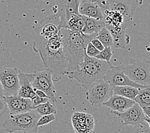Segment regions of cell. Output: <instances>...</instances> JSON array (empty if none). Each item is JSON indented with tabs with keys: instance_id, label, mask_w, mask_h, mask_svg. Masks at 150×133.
<instances>
[{
	"instance_id": "cell-10",
	"label": "cell",
	"mask_w": 150,
	"mask_h": 133,
	"mask_svg": "<svg viewBox=\"0 0 150 133\" xmlns=\"http://www.w3.org/2000/svg\"><path fill=\"white\" fill-rule=\"evenodd\" d=\"M57 13L56 15L59 19V29H65L67 23L70 17L79 14L81 0H56Z\"/></svg>"
},
{
	"instance_id": "cell-19",
	"label": "cell",
	"mask_w": 150,
	"mask_h": 133,
	"mask_svg": "<svg viewBox=\"0 0 150 133\" xmlns=\"http://www.w3.org/2000/svg\"><path fill=\"white\" fill-rule=\"evenodd\" d=\"M105 26L103 21L86 17L85 24L82 33L84 35L97 36L98 32Z\"/></svg>"
},
{
	"instance_id": "cell-1",
	"label": "cell",
	"mask_w": 150,
	"mask_h": 133,
	"mask_svg": "<svg viewBox=\"0 0 150 133\" xmlns=\"http://www.w3.org/2000/svg\"><path fill=\"white\" fill-rule=\"evenodd\" d=\"M32 48L39 54L45 69L51 70L53 82L59 81L67 74V62L59 35L49 39L36 35Z\"/></svg>"
},
{
	"instance_id": "cell-33",
	"label": "cell",
	"mask_w": 150,
	"mask_h": 133,
	"mask_svg": "<svg viewBox=\"0 0 150 133\" xmlns=\"http://www.w3.org/2000/svg\"><path fill=\"white\" fill-rule=\"evenodd\" d=\"M95 1L98 3V5L100 6V7L102 9L103 6V5L105 4V2H107L108 1H109V0H95Z\"/></svg>"
},
{
	"instance_id": "cell-12",
	"label": "cell",
	"mask_w": 150,
	"mask_h": 133,
	"mask_svg": "<svg viewBox=\"0 0 150 133\" xmlns=\"http://www.w3.org/2000/svg\"><path fill=\"white\" fill-rule=\"evenodd\" d=\"M119 118L121 123L125 125H132V126H142L144 124L145 117L143 110L138 104L135 103L133 106L127 110L123 113H112Z\"/></svg>"
},
{
	"instance_id": "cell-27",
	"label": "cell",
	"mask_w": 150,
	"mask_h": 133,
	"mask_svg": "<svg viewBox=\"0 0 150 133\" xmlns=\"http://www.w3.org/2000/svg\"><path fill=\"white\" fill-rule=\"evenodd\" d=\"M100 52V51H99L91 42L88 43L86 47V55L88 56L91 57V58H95Z\"/></svg>"
},
{
	"instance_id": "cell-28",
	"label": "cell",
	"mask_w": 150,
	"mask_h": 133,
	"mask_svg": "<svg viewBox=\"0 0 150 133\" xmlns=\"http://www.w3.org/2000/svg\"><path fill=\"white\" fill-rule=\"evenodd\" d=\"M49 100H50L48 98H43V97H40L37 95H35L33 99H31V102L32 104H33V106L34 107V109L36 108L37 106H38L40 104L46 103L48 102Z\"/></svg>"
},
{
	"instance_id": "cell-20",
	"label": "cell",
	"mask_w": 150,
	"mask_h": 133,
	"mask_svg": "<svg viewBox=\"0 0 150 133\" xmlns=\"http://www.w3.org/2000/svg\"><path fill=\"white\" fill-rule=\"evenodd\" d=\"M85 16L80 14H74L68 20L65 29L82 32L85 24Z\"/></svg>"
},
{
	"instance_id": "cell-9",
	"label": "cell",
	"mask_w": 150,
	"mask_h": 133,
	"mask_svg": "<svg viewBox=\"0 0 150 133\" xmlns=\"http://www.w3.org/2000/svg\"><path fill=\"white\" fill-rule=\"evenodd\" d=\"M143 0H109L103 6V10H111L121 14L128 19L133 21L135 10Z\"/></svg>"
},
{
	"instance_id": "cell-31",
	"label": "cell",
	"mask_w": 150,
	"mask_h": 133,
	"mask_svg": "<svg viewBox=\"0 0 150 133\" xmlns=\"http://www.w3.org/2000/svg\"><path fill=\"white\" fill-rule=\"evenodd\" d=\"M34 91L35 92V93H36V95L40 97H43V98H48V96L45 94V93L42 92L41 90H34Z\"/></svg>"
},
{
	"instance_id": "cell-8",
	"label": "cell",
	"mask_w": 150,
	"mask_h": 133,
	"mask_svg": "<svg viewBox=\"0 0 150 133\" xmlns=\"http://www.w3.org/2000/svg\"><path fill=\"white\" fill-rule=\"evenodd\" d=\"M21 70L16 67L0 69V82L4 91V96H15L19 90V75Z\"/></svg>"
},
{
	"instance_id": "cell-14",
	"label": "cell",
	"mask_w": 150,
	"mask_h": 133,
	"mask_svg": "<svg viewBox=\"0 0 150 133\" xmlns=\"http://www.w3.org/2000/svg\"><path fill=\"white\" fill-rule=\"evenodd\" d=\"M4 100L11 115L27 113L35 110L30 99L15 95L4 97Z\"/></svg>"
},
{
	"instance_id": "cell-2",
	"label": "cell",
	"mask_w": 150,
	"mask_h": 133,
	"mask_svg": "<svg viewBox=\"0 0 150 133\" xmlns=\"http://www.w3.org/2000/svg\"><path fill=\"white\" fill-rule=\"evenodd\" d=\"M59 35L67 62V74L76 70L83 62L86 55V49L88 44L96 36L84 35L80 31L64 28L59 30Z\"/></svg>"
},
{
	"instance_id": "cell-4",
	"label": "cell",
	"mask_w": 150,
	"mask_h": 133,
	"mask_svg": "<svg viewBox=\"0 0 150 133\" xmlns=\"http://www.w3.org/2000/svg\"><path fill=\"white\" fill-rule=\"evenodd\" d=\"M41 116L35 110L18 115H10L3 124L5 131L9 133L21 131L23 133H38L37 122Z\"/></svg>"
},
{
	"instance_id": "cell-22",
	"label": "cell",
	"mask_w": 150,
	"mask_h": 133,
	"mask_svg": "<svg viewBox=\"0 0 150 133\" xmlns=\"http://www.w3.org/2000/svg\"><path fill=\"white\" fill-rule=\"evenodd\" d=\"M134 101L141 107L150 106V87L139 90Z\"/></svg>"
},
{
	"instance_id": "cell-29",
	"label": "cell",
	"mask_w": 150,
	"mask_h": 133,
	"mask_svg": "<svg viewBox=\"0 0 150 133\" xmlns=\"http://www.w3.org/2000/svg\"><path fill=\"white\" fill-rule=\"evenodd\" d=\"M90 42L91 44L93 45L95 48L97 49L99 51H103V49H104V46H103V44L100 42L98 38H96V37L93 38L92 40L90 41Z\"/></svg>"
},
{
	"instance_id": "cell-7",
	"label": "cell",
	"mask_w": 150,
	"mask_h": 133,
	"mask_svg": "<svg viewBox=\"0 0 150 133\" xmlns=\"http://www.w3.org/2000/svg\"><path fill=\"white\" fill-rule=\"evenodd\" d=\"M32 86L34 90H40L44 92L52 104H54L57 102L56 88L53 83L52 73L49 69H45L43 70L34 73Z\"/></svg>"
},
{
	"instance_id": "cell-26",
	"label": "cell",
	"mask_w": 150,
	"mask_h": 133,
	"mask_svg": "<svg viewBox=\"0 0 150 133\" xmlns=\"http://www.w3.org/2000/svg\"><path fill=\"white\" fill-rule=\"evenodd\" d=\"M56 119L54 115H47L41 116L37 122V127H42L47 125Z\"/></svg>"
},
{
	"instance_id": "cell-34",
	"label": "cell",
	"mask_w": 150,
	"mask_h": 133,
	"mask_svg": "<svg viewBox=\"0 0 150 133\" xmlns=\"http://www.w3.org/2000/svg\"><path fill=\"white\" fill-rule=\"evenodd\" d=\"M4 91H3V88L2 87V85L1 82H0V99H4Z\"/></svg>"
},
{
	"instance_id": "cell-32",
	"label": "cell",
	"mask_w": 150,
	"mask_h": 133,
	"mask_svg": "<svg viewBox=\"0 0 150 133\" xmlns=\"http://www.w3.org/2000/svg\"><path fill=\"white\" fill-rule=\"evenodd\" d=\"M142 110H143V112L144 113L145 115L148 117L150 119V106H142L141 107Z\"/></svg>"
},
{
	"instance_id": "cell-30",
	"label": "cell",
	"mask_w": 150,
	"mask_h": 133,
	"mask_svg": "<svg viewBox=\"0 0 150 133\" xmlns=\"http://www.w3.org/2000/svg\"><path fill=\"white\" fill-rule=\"evenodd\" d=\"M7 110H8V106H7V104L5 102L4 99H0V117L5 114Z\"/></svg>"
},
{
	"instance_id": "cell-18",
	"label": "cell",
	"mask_w": 150,
	"mask_h": 133,
	"mask_svg": "<svg viewBox=\"0 0 150 133\" xmlns=\"http://www.w3.org/2000/svg\"><path fill=\"white\" fill-rule=\"evenodd\" d=\"M19 90L17 95L23 98L33 99L36 95L32 86L34 73H24L21 71L19 75Z\"/></svg>"
},
{
	"instance_id": "cell-11",
	"label": "cell",
	"mask_w": 150,
	"mask_h": 133,
	"mask_svg": "<svg viewBox=\"0 0 150 133\" xmlns=\"http://www.w3.org/2000/svg\"><path fill=\"white\" fill-rule=\"evenodd\" d=\"M104 80L112 88L115 87L128 86V87H134L138 89H143L150 87V86H142L139 85L130 80L129 78L124 73L123 70L121 69L120 66H113L107 73Z\"/></svg>"
},
{
	"instance_id": "cell-17",
	"label": "cell",
	"mask_w": 150,
	"mask_h": 133,
	"mask_svg": "<svg viewBox=\"0 0 150 133\" xmlns=\"http://www.w3.org/2000/svg\"><path fill=\"white\" fill-rule=\"evenodd\" d=\"M135 104L133 100L128 99L123 97L117 95H112L108 101L103 103L105 106L112 113H121L128 110Z\"/></svg>"
},
{
	"instance_id": "cell-15",
	"label": "cell",
	"mask_w": 150,
	"mask_h": 133,
	"mask_svg": "<svg viewBox=\"0 0 150 133\" xmlns=\"http://www.w3.org/2000/svg\"><path fill=\"white\" fill-rule=\"evenodd\" d=\"M72 123L77 133H92L95 127L93 117L87 113H74L72 117Z\"/></svg>"
},
{
	"instance_id": "cell-35",
	"label": "cell",
	"mask_w": 150,
	"mask_h": 133,
	"mask_svg": "<svg viewBox=\"0 0 150 133\" xmlns=\"http://www.w3.org/2000/svg\"><path fill=\"white\" fill-rule=\"evenodd\" d=\"M145 122H146V123L148 124L149 126V128H150V119H149V118L148 117H146H146H145Z\"/></svg>"
},
{
	"instance_id": "cell-21",
	"label": "cell",
	"mask_w": 150,
	"mask_h": 133,
	"mask_svg": "<svg viewBox=\"0 0 150 133\" xmlns=\"http://www.w3.org/2000/svg\"><path fill=\"white\" fill-rule=\"evenodd\" d=\"M139 90L136 88L124 86V87H115L112 88L113 95H120L128 99L134 100L139 93Z\"/></svg>"
},
{
	"instance_id": "cell-3",
	"label": "cell",
	"mask_w": 150,
	"mask_h": 133,
	"mask_svg": "<svg viewBox=\"0 0 150 133\" xmlns=\"http://www.w3.org/2000/svg\"><path fill=\"white\" fill-rule=\"evenodd\" d=\"M113 67L110 62H106L86 55L84 60L76 70L67 74L69 79L77 81L88 89L93 83L105 79L107 73Z\"/></svg>"
},
{
	"instance_id": "cell-6",
	"label": "cell",
	"mask_w": 150,
	"mask_h": 133,
	"mask_svg": "<svg viewBox=\"0 0 150 133\" xmlns=\"http://www.w3.org/2000/svg\"><path fill=\"white\" fill-rule=\"evenodd\" d=\"M113 95L112 87L105 80L96 81L87 89L86 99L94 107L103 106Z\"/></svg>"
},
{
	"instance_id": "cell-25",
	"label": "cell",
	"mask_w": 150,
	"mask_h": 133,
	"mask_svg": "<svg viewBox=\"0 0 150 133\" xmlns=\"http://www.w3.org/2000/svg\"><path fill=\"white\" fill-rule=\"evenodd\" d=\"M112 55L113 53L112 51L111 48L109 47V48H105L103 51L99 53L98 55L96 56L95 58L100 60L104 61V62H110Z\"/></svg>"
},
{
	"instance_id": "cell-16",
	"label": "cell",
	"mask_w": 150,
	"mask_h": 133,
	"mask_svg": "<svg viewBox=\"0 0 150 133\" xmlns=\"http://www.w3.org/2000/svg\"><path fill=\"white\" fill-rule=\"evenodd\" d=\"M79 14L87 17L103 21V10L95 0H81Z\"/></svg>"
},
{
	"instance_id": "cell-13",
	"label": "cell",
	"mask_w": 150,
	"mask_h": 133,
	"mask_svg": "<svg viewBox=\"0 0 150 133\" xmlns=\"http://www.w3.org/2000/svg\"><path fill=\"white\" fill-rule=\"evenodd\" d=\"M59 19L55 15H51L43 19L40 24L35 28L36 35L42 36L45 39H49L59 35Z\"/></svg>"
},
{
	"instance_id": "cell-23",
	"label": "cell",
	"mask_w": 150,
	"mask_h": 133,
	"mask_svg": "<svg viewBox=\"0 0 150 133\" xmlns=\"http://www.w3.org/2000/svg\"><path fill=\"white\" fill-rule=\"evenodd\" d=\"M96 38L100 41L104 48H111V46H113V38L105 26L98 32Z\"/></svg>"
},
{
	"instance_id": "cell-24",
	"label": "cell",
	"mask_w": 150,
	"mask_h": 133,
	"mask_svg": "<svg viewBox=\"0 0 150 133\" xmlns=\"http://www.w3.org/2000/svg\"><path fill=\"white\" fill-rule=\"evenodd\" d=\"M35 110L40 116L47 115H55L57 113L56 106L50 100L46 103L39 105L35 109Z\"/></svg>"
},
{
	"instance_id": "cell-5",
	"label": "cell",
	"mask_w": 150,
	"mask_h": 133,
	"mask_svg": "<svg viewBox=\"0 0 150 133\" xmlns=\"http://www.w3.org/2000/svg\"><path fill=\"white\" fill-rule=\"evenodd\" d=\"M130 63L120 66L130 80L142 86H150V61L131 60Z\"/></svg>"
}]
</instances>
